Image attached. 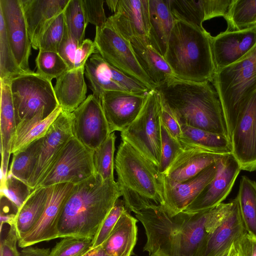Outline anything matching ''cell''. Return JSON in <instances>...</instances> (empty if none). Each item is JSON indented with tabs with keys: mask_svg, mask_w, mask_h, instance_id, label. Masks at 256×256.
Returning a JSON list of instances; mask_svg holds the SVG:
<instances>
[{
	"mask_svg": "<svg viewBox=\"0 0 256 256\" xmlns=\"http://www.w3.org/2000/svg\"><path fill=\"white\" fill-rule=\"evenodd\" d=\"M94 42L98 52L107 62L150 90L156 88V85L138 64L130 42L111 26L106 23L102 27H96Z\"/></svg>",
	"mask_w": 256,
	"mask_h": 256,
	"instance_id": "30bf717a",
	"label": "cell"
},
{
	"mask_svg": "<svg viewBox=\"0 0 256 256\" xmlns=\"http://www.w3.org/2000/svg\"><path fill=\"white\" fill-rule=\"evenodd\" d=\"M149 256H157L156 254H152L149 255Z\"/></svg>",
	"mask_w": 256,
	"mask_h": 256,
	"instance_id": "94428289",
	"label": "cell"
},
{
	"mask_svg": "<svg viewBox=\"0 0 256 256\" xmlns=\"http://www.w3.org/2000/svg\"><path fill=\"white\" fill-rule=\"evenodd\" d=\"M216 170L217 162L182 182L172 181L160 174L163 205L172 215L184 212L213 179Z\"/></svg>",
	"mask_w": 256,
	"mask_h": 256,
	"instance_id": "2e32d148",
	"label": "cell"
},
{
	"mask_svg": "<svg viewBox=\"0 0 256 256\" xmlns=\"http://www.w3.org/2000/svg\"><path fill=\"white\" fill-rule=\"evenodd\" d=\"M82 6L86 21L96 27L105 24L106 18L104 8V0H82Z\"/></svg>",
	"mask_w": 256,
	"mask_h": 256,
	"instance_id": "7dc6e473",
	"label": "cell"
},
{
	"mask_svg": "<svg viewBox=\"0 0 256 256\" xmlns=\"http://www.w3.org/2000/svg\"><path fill=\"white\" fill-rule=\"evenodd\" d=\"M66 26L81 45L88 24L82 0H69L63 11Z\"/></svg>",
	"mask_w": 256,
	"mask_h": 256,
	"instance_id": "f35d334b",
	"label": "cell"
},
{
	"mask_svg": "<svg viewBox=\"0 0 256 256\" xmlns=\"http://www.w3.org/2000/svg\"><path fill=\"white\" fill-rule=\"evenodd\" d=\"M256 44V26L238 30H226L211 38L216 72L234 63Z\"/></svg>",
	"mask_w": 256,
	"mask_h": 256,
	"instance_id": "d6986e66",
	"label": "cell"
},
{
	"mask_svg": "<svg viewBox=\"0 0 256 256\" xmlns=\"http://www.w3.org/2000/svg\"><path fill=\"white\" fill-rule=\"evenodd\" d=\"M150 44L163 56L176 19L170 10V0H148Z\"/></svg>",
	"mask_w": 256,
	"mask_h": 256,
	"instance_id": "83f0119b",
	"label": "cell"
},
{
	"mask_svg": "<svg viewBox=\"0 0 256 256\" xmlns=\"http://www.w3.org/2000/svg\"><path fill=\"white\" fill-rule=\"evenodd\" d=\"M36 72L52 81L68 70V68L58 52L39 50L36 59Z\"/></svg>",
	"mask_w": 256,
	"mask_h": 256,
	"instance_id": "ab89813d",
	"label": "cell"
},
{
	"mask_svg": "<svg viewBox=\"0 0 256 256\" xmlns=\"http://www.w3.org/2000/svg\"><path fill=\"white\" fill-rule=\"evenodd\" d=\"M155 89L162 104L172 112L180 125L223 135L228 138L222 104L210 82H191L174 78Z\"/></svg>",
	"mask_w": 256,
	"mask_h": 256,
	"instance_id": "3957f363",
	"label": "cell"
},
{
	"mask_svg": "<svg viewBox=\"0 0 256 256\" xmlns=\"http://www.w3.org/2000/svg\"><path fill=\"white\" fill-rule=\"evenodd\" d=\"M72 118V112L62 110L43 136L35 168L28 182L32 190L44 177L65 144L74 136Z\"/></svg>",
	"mask_w": 256,
	"mask_h": 256,
	"instance_id": "7c38bea8",
	"label": "cell"
},
{
	"mask_svg": "<svg viewBox=\"0 0 256 256\" xmlns=\"http://www.w3.org/2000/svg\"><path fill=\"white\" fill-rule=\"evenodd\" d=\"M48 192L49 187L34 189L18 210L14 226L18 240L30 232L40 220L45 208Z\"/></svg>",
	"mask_w": 256,
	"mask_h": 256,
	"instance_id": "4dcf8cb0",
	"label": "cell"
},
{
	"mask_svg": "<svg viewBox=\"0 0 256 256\" xmlns=\"http://www.w3.org/2000/svg\"><path fill=\"white\" fill-rule=\"evenodd\" d=\"M117 184L128 211L164 204L158 168L124 141L114 159Z\"/></svg>",
	"mask_w": 256,
	"mask_h": 256,
	"instance_id": "5b68a950",
	"label": "cell"
},
{
	"mask_svg": "<svg viewBox=\"0 0 256 256\" xmlns=\"http://www.w3.org/2000/svg\"><path fill=\"white\" fill-rule=\"evenodd\" d=\"M162 102L156 89L149 90L136 118L120 132L124 141L156 166L161 157Z\"/></svg>",
	"mask_w": 256,
	"mask_h": 256,
	"instance_id": "52a82bcc",
	"label": "cell"
},
{
	"mask_svg": "<svg viewBox=\"0 0 256 256\" xmlns=\"http://www.w3.org/2000/svg\"><path fill=\"white\" fill-rule=\"evenodd\" d=\"M212 36L204 28L176 20L164 58L177 79L212 82L216 72Z\"/></svg>",
	"mask_w": 256,
	"mask_h": 256,
	"instance_id": "277c9868",
	"label": "cell"
},
{
	"mask_svg": "<svg viewBox=\"0 0 256 256\" xmlns=\"http://www.w3.org/2000/svg\"><path fill=\"white\" fill-rule=\"evenodd\" d=\"M126 210L123 200L118 198L93 238L92 246L88 251L102 245Z\"/></svg>",
	"mask_w": 256,
	"mask_h": 256,
	"instance_id": "7bdbcfd3",
	"label": "cell"
},
{
	"mask_svg": "<svg viewBox=\"0 0 256 256\" xmlns=\"http://www.w3.org/2000/svg\"><path fill=\"white\" fill-rule=\"evenodd\" d=\"M234 246L238 256H256V236L247 232Z\"/></svg>",
	"mask_w": 256,
	"mask_h": 256,
	"instance_id": "f907efd6",
	"label": "cell"
},
{
	"mask_svg": "<svg viewBox=\"0 0 256 256\" xmlns=\"http://www.w3.org/2000/svg\"><path fill=\"white\" fill-rule=\"evenodd\" d=\"M98 52L94 42L90 38L84 40L78 48L74 62V69L84 68L89 58L94 53Z\"/></svg>",
	"mask_w": 256,
	"mask_h": 256,
	"instance_id": "f5cc1de1",
	"label": "cell"
},
{
	"mask_svg": "<svg viewBox=\"0 0 256 256\" xmlns=\"http://www.w3.org/2000/svg\"><path fill=\"white\" fill-rule=\"evenodd\" d=\"M0 12L4 18L7 37L19 67L30 72L32 43L29 37L22 0H0Z\"/></svg>",
	"mask_w": 256,
	"mask_h": 256,
	"instance_id": "9a60e30c",
	"label": "cell"
},
{
	"mask_svg": "<svg viewBox=\"0 0 256 256\" xmlns=\"http://www.w3.org/2000/svg\"><path fill=\"white\" fill-rule=\"evenodd\" d=\"M80 46L78 40L70 33L66 26L58 52L66 63L68 70L74 69L76 56Z\"/></svg>",
	"mask_w": 256,
	"mask_h": 256,
	"instance_id": "bcb514c9",
	"label": "cell"
},
{
	"mask_svg": "<svg viewBox=\"0 0 256 256\" xmlns=\"http://www.w3.org/2000/svg\"><path fill=\"white\" fill-rule=\"evenodd\" d=\"M183 148L179 140L172 137L161 122V157L158 166L160 174H165Z\"/></svg>",
	"mask_w": 256,
	"mask_h": 256,
	"instance_id": "b9f144b4",
	"label": "cell"
},
{
	"mask_svg": "<svg viewBox=\"0 0 256 256\" xmlns=\"http://www.w3.org/2000/svg\"><path fill=\"white\" fill-rule=\"evenodd\" d=\"M224 155L197 148L184 147L164 174L174 182H184L217 162Z\"/></svg>",
	"mask_w": 256,
	"mask_h": 256,
	"instance_id": "cb8c5ba5",
	"label": "cell"
},
{
	"mask_svg": "<svg viewBox=\"0 0 256 256\" xmlns=\"http://www.w3.org/2000/svg\"><path fill=\"white\" fill-rule=\"evenodd\" d=\"M84 74L92 94L100 99L106 91L125 92L130 77L107 62L98 52L93 54L84 66Z\"/></svg>",
	"mask_w": 256,
	"mask_h": 256,
	"instance_id": "7402d4cb",
	"label": "cell"
},
{
	"mask_svg": "<svg viewBox=\"0 0 256 256\" xmlns=\"http://www.w3.org/2000/svg\"><path fill=\"white\" fill-rule=\"evenodd\" d=\"M224 18L228 30H242L256 26V0H232Z\"/></svg>",
	"mask_w": 256,
	"mask_h": 256,
	"instance_id": "e575fe53",
	"label": "cell"
},
{
	"mask_svg": "<svg viewBox=\"0 0 256 256\" xmlns=\"http://www.w3.org/2000/svg\"><path fill=\"white\" fill-rule=\"evenodd\" d=\"M16 213L6 214L0 212V229L4 223H7L10 226L14 224L15 218Z\"/></svg>",
	"mask_w": 256,
	"mask_h": 256,
	"instance_id": "11a10c76",
	"label": "cell"
},
{
	"mask_svg": "<svg viewBox=\"0 0 256 256\" xmlns=\"http://www.w3.org/2000/svg\"><path fill=\"white\" fill-rule=\"evenodd\" d=\"M43 137L37 140L24 150L12 154V159L8 173L28 184L38 158Z\"/></svg>",
	"mask_w": 256,
	"mask_h": 256,
	"instance_id": "836d02e7",
	"label": "cell"
},
{
	"mask_svg": "<svg viewBox=\"0 0 256 256\" xmlns=\"http://www.w3.org/2000/svg\"><path fill=\"white\" fill-rule=\"evenodd\" d=\"M182 136L178 140L183 147H194L210 152L226 154H232L229 139L223 135L181 125Z\"/></svg>",
	"mask_w": 256,
	"mask_h": 256,
	"instance_id": "1f68e13d",
	"label": "cell"
},
{
	"mask_svg": "<svg viewBox=\"0 0 256 256\" xmlns=\"http://www.w3.org/2000/svg\"><path fill=\"white\" fill-rule=\"evenodd\" d=\"M118 0H105L108 8L113 12H115Z\"/></svg>",
	"mask_w": 256,
	"mask_h": 256,
	"instance_id": "6f0895ef",
	"label": "cell"
},
{
	"mask_svg": "<svg viewBox=\"0 0 256 256\" xmlns=\"http://www.w3.org/2000/svg\"><path fill=\"white\" fill-rule=\"evenodd\" d=\"M232 0H202L204 21L216 17H225Z\"/></svg>",
	"mask_w": 256,
	"mask_h": 256,
	"instance_id": "c3c4849f",
	"label": "cell"
},
{
	"mask_svg": "<svg viewBox=\"0 0 256 256\" xmlns=\"http://www.w3.org/2000/svg\"><path fill=\"white\" fill-rule=\"evenodd\" d=\"M92 240L72 237L62 238L50 250V256H81L90 248Z\"/></svg>",
	"mask_w": 256,
	"mask_h": 256,
	"instance_id": "f6af8a7d",
	"label": "cell"
},
{
	"mask_svg": "<svg viewBox=\"0 0 256 256\" xmlns=\"http://www.w3.org/2000/svg\"><path fill=\"white\" fill-rule=\"evenodd\" d=\"M69 0H22L32 48L39 49L46 30L64 10Z\"/></svg>",
	"mask_w": 256,
	"mask_h": 256,
	"instance_id": "44dd1931",
	"label": "cell"
},
{
	"mask_svg": "<svg viewBox=\"0 0 256 256\" xmlns=\"http://www.w3.org/2000/svg\"><path fill=\"white\" fill-rule=\"evenodd\" d=\"M231 202L232 206L226 216L208 234L204 256L220 255L247 232L236 197Z\"/></svg>",
	"mask_w": 256,
	"mask_h": 256,
	"instance_id": "603a6c76",
	"label": "cell"
},
{
	"mask_svg": "<svg viewBox=\"0 0 256 256\" xmlns=\"http://www.w3.org/2000/svg\"><path fill=\"white\" fill-rule=\"evenodd\" d=\"M33 190L28 184L9 173L4 183L0 184V196L7 198L18 210Z\"/></svg>",
	"mask_w": 256,
	"mask_h": 256,
	"instance_id": "60d3db41",
	"label": "cell"
},
{
	"mask_svg": "<svg viewBox=\"0 0 256 256\" xmlns=\"http://www.w3.org/2000/svg\"><path fill=\"white\" fill-rule=\"evenodd\" d=\"M116 138L114 132L111 133L94 151V162L96 172L104 180L114 179V153Z\"/></svg>",
	"mask_w": 256,
	"mask_h": 256,
	"instance_id": "d590c367",
	"label": "cell"
},
{
	"mask_svg": "<svg viewBox=\"0 0 256 256\" xmlns=\"http://www.w3.org/2000/svg\"><path fill=\"white\" fill-rule=\"evenodd\" d=\"M14 108L10 82L0 80V153L1 182L4 183L8 173V164L16 128Z\"/></svg>",
	"mask_w": 256,
	"mask_h": 256,
	"instance_id": "d4e9b609",
	"label": "cell"
},
{
	"mask_svg": "<svg viewBox=\"0 0 256 256\" xmlns=\"http://www.w3.org/2000/svg\"><path fill=\"white\" fill-rule=\"evenodd\" d=\"M18 66L6 34L4 18L0 12V80L8 81L24 73Z\"/></svg>",
	"mask_w": 256,
	"mask_h": 256,
	"instance_id": "8d00e7d4",
	"label": "cell"
},
{
	"mask_svg": "<svg viewBox=\"0 0 256 256\" xmlns=\"http://www.w3.org/2000/svg\"><path fill=\"white\" fill-rule=\"evenodd\" d=\"M170 2L172 13L176 20L204 28L202 0H170Z\"/></svg>",
	"mask_w": 256,
	"mask_h": 256,
	"instance_id": "74e56055",
	"label": "cell"
},
{
	"mask_svg": "<svg viewBox=\"0 0 256 256\" xmlns=\"http://www.w3.org/2000/svg\"><path fill=\"white\" fill-rule=\"evenodd\" d=\"M81 256H110L102 246L87 251Z\"/></svg>",
	"mask_w": 256,
	"mask_h": 256,
	"instance_id": "9f6ffc18",
	"label": "cell"
},
{
	"mask_svg": "<svg viewBox=\"0 0 256 256\" xmlns=\"http://www.w3.org/2000/svg\"><path fill=\"white\" fill-rule=\"evenodd\" d=\"M94 154V150L72 136L34 189L63 183L76 184L88 179L96 174Z\"/></svg>",
	"mask_w": 256,
	"mask_h": 256,
	"instance_id": "9c48e42d",
	"label": "cell"
},
{
	"mask_svg": "<svg viewBox=\"0 0 256 256\" xmlns=\"http://www.w3.org/2000/svg\"><path fill=\"white\" fill-rule=\"evenodd\" d=\"M240 170L232 154H224L217 162V170L213 179L184 212H197L222 203L231 192Z\"/></svg>",
	"mask_w": 256,
	"mask_h": 256,
	"instance_id": "4fadbf2b",
	"label": "cell"
},
{
	"mask_svg": "<svg viewBox=\"0 0 256 256\" xmlns=\"http://www.w3.org/2000/svg\"><path fill=\"white\" fill-rule=\"evenodd\" d=\"M84 68L68 70L56 81L54 90L59 106L64 112H72L86 99L87 86Z\"/></svg>",
	"mask_w": 256,
	"mask_h": 256,
	"instance_id": "4316f807",
	"label": "cell"
},
{
	"mask_svg": "<svg viewBox=\"0 0 256 256\" xmlns=\"http://www.w3.org/2000/svg\"><path fill=\"white\" fill-rule=\"evenodd\" d=\"M148 92L110 90L102 94L100 100L111 133L122 131L136 118Z\"/></svg>",
	"mask_w": 256,
	"mask_h": 256,
	"instance_id": "ac0fdd59",
	"label": "cell"
},
{
	"mask_svg": "<svg viewBox=\"0 0 256 256\" xmlns=\"http://www.w3.org/2000/svg\"><path fill=\"white\" fill-rule=\"evenodd\" d=\"M62 112V109L58 106L50 115L42 111L31 118L18 123L12 142V154L24 150L43 137Z\"/></svg>",
	"mask_w": 256,
	"mask_h": 256,
	"instance_id": "f546056e",
	"label": "cell"
},
{
	"mask_svg": "<svg viewBox=\"0 0 256 256\" xmlns=\"http://www.w3.org/2000/svg\"><path fill=\"white\" fill-rule=\"evenodd\" d=\"M121 196L114 179L98 174L74 184L66 196L58 224V238L92 240Z\"/></svg>",
	"mask_w": 256,
	"mask_h": 256,
	"instance_id": "7a4b0ae2",
	"label": "cell"
},
{
	"mask_svg": "<svg viewBox=\"0 0 256 256\" xmlns=\"http://www.w3.org/2000/svg\"><path fill=\"white\" fill-rule=\"evenodd\" d=\"M232 154L241 170H256V92L238 120L230 138Z\"/></svg>",
	"mask_w": 256,
	"mask_h": 256,
	"instance_id": "e0dca14e",
	"label": "cell"
},
{
	"mask_svg": "<svg viewBox=\"0 0 256 256\" xmlns=\"http://www.w3.org/2000/svg\"><path fill=\"white\" fill-rule=\"evenodd\" d=\"M130 42L138 64L156 88L176 78L164 56L150 44L148 37H135Z\"/></svg>",
	"mask_w": 256,
	"mask_h": 256,
	"instance_id": "484cf974",
	"label": "cell"
},
{
	"mask_svg": "<svg viewBox=\"0 0 256 256\" xmlns=\"http://www.w3.org/2000/svg\"><path fill=\"white\" fill-rule=\"evenodd\" d=\"M106 23L128 42L135 37L148 38V0H118L116 12Z\"/></svg>",
	"mask_w": 256,
	"mask_h": 256,
	"instance_id": "ffe728a7",
	"label": "cell"
},
{
	"mask_svg": "<svg viewBox=\"0 0 256 256\" xmlns=\"http://www.w3.org/2000/svg\"><path fill=\"white\" fill-rule=\"evenodd\" d=\"M9 82L16 124L42 111L50 115L59 106L52 81L36 72L20 74Z\"/></svg>",
	"mask_w": 256,
	"mask_h": 256,
	"instance_id": "ba28073f",
	"label": "cell"
},
{
	"mask_svg": "<svg viewBox=\"0 0 256 256\" xmlns=\"http://www.w3.org/2000/svg\"><path fill=\"white\" fill-rule=\"evenodd\" d=\"M66 28L64 12L60 14L43 34L39 44V50L58 52Z\"/></svg>",
	"mask_w": 256,
	"mask_h": 256,
	"instance_id": "ee69618b",
	"label": "cell"
},
{
	"mask_svg": "<svg viewBox=\"0 0 256 256\" xmlns=\"http://www.w3.org/2000/svg\"><path fill=\"white\" fill-rule=\"evenodd\" d=\"M74 184H56L49 187V192L44 212L36 225L18 240L21 248L58 238V224L65 198Z\"/></svg>",
	"mask_w": 256,
	"mask_h": 256,
	"instance_id": "5bb4252c",
	"label": "cell"
},
{
	"mask_svg": "<svg viewBox=\"0 0 256 256\" xmlns=\"http://www.w3.org/2000/svg\"><path fill=\"white\" fill-rule=\"evenodd\" d=\"M236 197L247 232L256 236V182L242 176Z\"/></svg>",
	"mask_w": 256,
	"mask_h": 256,
	"instance_id": "d6a6232c",
	"label": "cell"
},
{
	"mask_svg": "<svg viewBox=\"0 0 256 256\" xmlns=\"http://www.w3.org/2000/svg\"><path fill=\"white\" fill-rule=\"evenodd\" d=\"M206 210L172 214L162 204L134 212L146 236L144 250L158 256H204L208 233Z\"/></svg>",
	"mask_w": 256,
	"mask_h": 256,
	"instance_id": "6da1fadb",
	"label": "cell"
},
{
	"mask_svg": "<svg viewBox=\"0 0 256 256\" xmlns=\"http://www.w3.org/2000/svg\"><path fill=\"white\" fill-rule=\"evenodd\" d=\"M222 108L228 138L256 92V44L234 63L216 72L212 82Z\"/></svg>",
	"mask_w": 256,
	"mask_h": 256,
	"instance_id": "8992f818",
	"label": "cell"
},
{
	"mask_svg": "<svg viewBox=\"0 0 256 256\" xmlns=\"http://www.w3.org/2000/svg\"><path fill=\"white\" fill-rule=\"evenodd\" d=\"M232 256H238V254L237 253V252H236V250L234 249V252L232 254Z\"/></svg>",
	"mask_w": 256,
	"mask_h": 256,
	"instance_id": "91938a15",
	"label": "cell"
},
{
	"mask_svg": "<svg viewBox=\"0 0 256 256\" xmlns=\"http://www.w3.org/2000/svg\"><path fill=\"white\" fill-rule=\"evenodd\" d=\"M234 250V244L218 256H232Z\"/></svg>",
	"mask_w": 256,
	"mask_h": 256,
	"instance_id": "680465c9",
	"label": "cell"
},
{
	"mask_svg": "<svg viewBox=\"0 0 256 256\" xmlns=\"http://www.w3.org/2000/svg\"><path fill=\"white\" fill-rule=\"evenodd\" d=\"M72 114L74 136L94 151L111 134L100 100L90 94Z\"/></svg>",
	"mask_w": 256,
	"mask_h": 256,
	"instance_id": "8fae6325",
	"label": "cell"
},
{
	"mask_svg": "<svg viewBox=\"0 0 256 256\" xmlns=\"http://www.w3.org/2000/svg\"><path fill=\"white\" fill-rule=\"evenodd\" d=\"M18 240L14 224L10 226L6 237L1 242L0 256H20L16 247Z\"/></svg>",
	"mask_w": 256,
	"mask_h": 256,
	"instance_id": "816d5d0a",
	"label": "cell"
},
{
	"mask_svg": "<svg viewBox=\"0 0 256 256\" xmlns=\"http://www.w3.org/2000/svg\"><path fill=\"white\" fill-rule=\"evenodd\" d=\"M138 220L126 210L102 246L110 256H131L137 240Z\"/></svg>",
	"mask_w": 256,
	"mask_h": 256,
	"instance_id": "f1b7e54d",
	"label": "cell"
},
{
	"mask_svg": "<svg viewBox=\"0 0 256 256\" xmlns=\"http://www.w3.org/2000/svg\"><path fill=\"white\" fill-rule=\"evenodd\" d=\"M160 120L162 123L172 137L178 140L182 137V130L179 122L172 112L162 104Z\"/></svg>",
	"mask_w": 256,
	"mask_h": 256,
	"instance_id": "681fc988",
	"label": "cell"
},
{
	"mask_svg": "<svg viewBox=\"0 0 256 256\" xmlns=\"http://www.w3.org/2000/svg\"><path fill=\"white\" fill-rule=\"evenodd\" d=\"M50 249L27 246L21 250L20 256H51Z\"/></svg>",
	"mask_w": 256,
	"mask_h": 256,
	"instance_id": "db71d44e",
	"label": "cell"
}]
</instances>
